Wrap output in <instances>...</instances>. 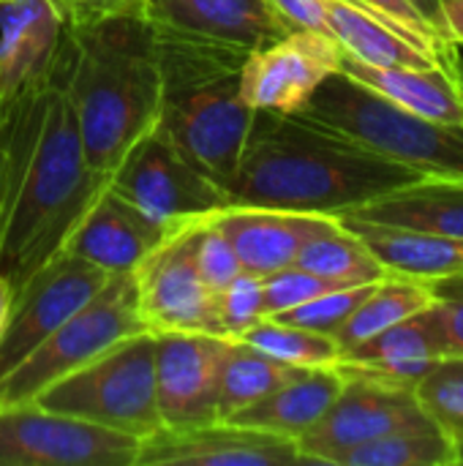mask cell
<instances>
[{
	"instance_id": "24",
	"label": "cell",
	"mask_w": 463,
	"mask_h": 466,
	"mask_svg": "<svg viewBox=\"0 0 463 466\" xmlns=\"http://www.w3.org/2000/svg\"><path fill=\"white\" fill-rule=\"evenodd\" d=\"M341 224L366 243V248L377 257L388 276L439 281L463 273V240L458 238L355 218H341Z\"/></svg>"
},
{
	"instance_id": "30",
	"label": "cell",
	"mask_w": 463,
	"mask_h": 466,
	"mask_svg": "<svg viewBox=\"0 0 463 466\" xmlns=\"http://www.w3.org/2000/svg\"><path fill=\"white\" fill-rule=\"evenodd\" d=\"M240 341L257 347L259 352L297 366V369H317V366H336L341 358V347L333 336L317 333L308 328L287 325L278 319H259L254 328H248Z\"/></svg>"
},
{
	"instance_id": "11",
	"label": "cell",
	"mask_w": 463,
	"mask_h": 466,
	"mask_svg": "<svg viewBox=\"0 0 463 466\" xmlns=\"http://www.w3.org/2000/svg\"><path fill=\"white\" fill-rule=\"evenodd\" d=\"M139 437L38 404L0 410V466H134Z\"/></svg>"
},
{
	"instance_id": "40",
	"label": "cell",
	"mask_w": 463,
	"mask_h": 466,
	"mask_svg": "<svg viewBox=\"0 0 463 466\" xmlns=\"http://www.w3.org/2000/svg\"><path fill=\"white\" fill-rule=\"evenodd\" d=\"M418 11H420V16L437 30V35L442 38V41H448V44H453L450 41V33H448V22H445V11H442V0H409ZM458 46V44H456Z\"/></svg>"
},
{
	"instance_id": "26",
	"label": "cell",
	"mask_w": 463,
	"mask_h": 466,
	"mask_svg": "<svg viewBox=\"0 0 463 466\" xmlns=\"http://www.w3.org/2000/svg\"><path fill=\"white\" fill-rule=\"evenodd\" d=\"M303 369L281 363L257 347L232 339L224 355L221 380H218V396H216V420H226L235 412L251 407L254 401L265 399L292 377H297Z\"/></svg>"
},
{
	"instance_id": "28",
	"label": "cell",
	"mask_w": 463,
	"mask_h": 466,
	"mask_svg": "<svg viewBox=\"0 0 463 466\" xmlns=\"http://www.w3.org/2000/svg\"><path fill=\"white\" fill-rule=\"evenodd\" d=\"M330 466H458L456 442L434 429L398 431L338 453Z\"/></svg>"
},
{
	"instance_id": "4",
	"label": "cell",
	"mask_w": 463,
	"mask_h": 466,
	"mask_svg": "<svg viewBox=\"0 0 463 466\" xmlns=\"http://www.w3.org/2000/svg\"><path fill=\"white\" fill-rule=\"evenodd\" d=\"M164 98L158 131L199 172L232 183L248 142L257 109L240 96L237 63L156 46Z\"/></svg>"
},
{
	"instance_id": "36",
	"label": "cell",
	"mask_w": 463,
	"mask_h": 466,
	"mask_svg": "<svg viewBox=\"0 0 463 466\" xmlns=\"http://www.w3.org/2000/svg\"><path fill=\"white\" fill-rule=\"evenodd\" d=\"M434 289V311L445 341V358L463 355V273L428 281Z\"/></svg>"
},
{
	"instance_id": "13",
	"label": "cell",
	"mask_w": 463,
	"mask_h": 466,
	"mask_svg": "<svg viewBox=\"0 0 463 466\" xmlns=\"http://www.w3.org/2000/svg\"><path fill=\"white\" fill-rule=\"evenodd\" d=\"M194 224L175 229L136 270V306L147 333H213L216 325V292L202 281L191 235Z\"/></svg>"
},
{
	"instance_id": "10",
	"label": "cell",
	"mask_w": 463,
	"mask_h": 466,
	"mask_svg": "<svg viewBox=\"0 0 463 466\" xmlns=\"http://www.w3.org/2000/svg\"><path fill=\"white\" fill-rule=\"evenodd\" d=\"M109 188L166 227L207 221L232 208L229 191L183 158L158 128L142 137L109 172Z\"/></svg>"
},
{
	"instance_id": "3",
	"label": "cell",
	"mask_w": 463,
	"mask_h": 466,
	"mask_svg": "<svg viewBox=\"0 0 463 466\" xmlns=\"http://www.w3.org/2000/svg\"><path fill=\"white\" fill-rule=\"evenodd\" d=\"M55 76L74 106L90 169L109 175L161 117L164 79L139 11L65 27Z\"/></svg>"
},
{
	"instance_id": "32",
	"label": "cell",
	"mask_w": 463,
	"mask_h": 466,
	"mask_svg": "<svg viewBox=\"0 0 463 466\" xmlns=\"http://www.w3.org/2000/svg\"><path fill=\"white\" fill-rule=\"evenodd\" d=\"M259 319H265V279L243 270L237 279L216 292L218 336L240 339Z\"/></svg>"
},
{
	"instance_id": "2",
	"label": "cell",
	"mask_w": 463,
	"mask_h": 466,
	"mask_svg": "<svg viewBox=\"0 0 463 466\" xmlns=\"http://www.w3.org/2000/svg\"><path fill=\"white\" fill-rule=\"evenodd\" d=\"M423 177L319 123L257 109L226 191L232 205L341 216Z\"/></svg>"
},
{
	"instance_id": "41",
	"label": "cell",
	"mask_w": 463,
	"mask_h": 466,
	"mask_svg": "<svg viewBox=\"0 0 463 466\" xmlns=\"http://www.w3.org/2000/svg\"><path fill=\"white\" fill-rule=\"evenodd\" d=\"M448 33L453 44H463V0H442Z\"/></svg>"
},
{
	"instance_id": "15",
	"label": "cell",
	"mask_w": 463,
	"mask_h": 466,
	"mask_svg": "<svg viewBox=\"0 0 463 466\" xmlns=\"http://www.w3.org/2000/svg\"><path fill=\"white\" fill-rule=\"evenodd\" d=\"M229 341L213 333L156 336V404L164 429L216 420L218 380Z\"/></svg>"
},
{
	"instance_id": "6",
	"label": "cell",
	"mask_w": 463,
	"mask_h": 466,
	"mask_svg": "<svg viewBox=\"0 0 463 466\" xmlns=\"http://www.w3.org/2000/svg\"><path fill=\"white\" fill-rule=\"evenodd\" d=\"M33 404L139 440L156 434L164 429L156 404V333L117 341L49 385Z\"/></svg>"
},
{
	"instance_id": "22",
	"label": "cell",
	"mask_w": 463,
	"mask_h": 466,
	"mask_svg": "<svg viewBox=\"0 0 463 466\" xmlns=\"http://www.w3.org/2000/svg\"><path fill=\"white\" fill-rule=\"evenodd\" d=\"M338 218L409 227L463 240V177L426 175L379 199H371Z\"/></svg>"
},
{
	"instance_id": "33",
	"label": "cell",
	"mask_w": 463,
	"mask_h": 466,
	"mask_svg": "<svg viewBox=\"0 0 463 466\" xmlns=\"http://www.w3.org/2000/svg\"><path fill=\"white\" fill-rule=\"evenodd\" d=\"M379 281L374 284H355V287H344V289H333V292H325L303 306H295L284 314H276L270 319H278V322H287V325H297V328H308V330H317V333H327V336H336V330L355 314V309L371 295V289L377 287Z\"/></svg>"
},
{
	"instance_id": "44",
	"label": "cell",
	"mask_w": 463,
	"mask_h": 466,
	"mask_svg": "<svg viewBox=\"0 0 463 466\" xmlns=\"http://www.w3.org/2000/svg\"><path fill=\"white\" fill-rule=\"evenodd\" d=\"M456 459H458V466L463 464V440L461 442H456Z\"/></svg>"
},
{
	"instance_id": "8",
	"label": "cell",
	"mask_w": 463,
	"mask_h": 466,
	"mask_svg": "<svg viewBox=\"0 0 463 466\" xmlns=\"http://www.w3.org/2000/svg\"><path fill=\"white\" fill-rule=\"evenodd\" d=\"M336 369L344 374V388L322 420L297 440L303 464H330L338 453L355 445L398 431L437 426L420 407L415 385L374 377L338 363Z\"/></svg>"
},
{
	"instance_id": "43",
	"label": "cell",
	"mask_w": 463,
	"mask_h": 466,
	"mask_svg": "<svg viewBox=\"0 0 463 466\" xmlns=\"http://www.w3.org/2000/svg\"><path fill=\"white\" fill-rule=\"evenodd\" d=\"M448 66H450V71L456 74V79L461 82V87H463V57L458 55V52H453L450 57H448Z\"/></svg>"
},
{
	"instance_id": "20",
	"label": "cell",
	"mask_w": 463,
	"mask_h": 466,
	"mask_svg": "<svg viewBox=\"0 0 463 466\" xmlns=\"http://www.w3.org/2000/svg\"><path fill=\"white\" fill-rule=\"evenodd\" d=\"M445 358V341L437 322L434 303L415 311L412 317L385 328L382 333L371 336L368 341L349 347L341 352L338 366L366 371L385 380L418 382Z\"/></svg>"
},
{
	"instance_id": "39",
	"label": "cell",
	"mask_w": 463,
	"mask_h": 466,
	"mask_svg": "<svg viewBox=\"0 0 463 466\" xmlns=\"http://www.w3.org/2000/svg\"><path fill=\"white\" fill-rule=\"evenodd\" d=\"M287 30H319L327 33L325 0H267Z\"/></svg>"
},
{
	"instance_id": "5",
	"label": "cell",
	"mask_w": 463,
	"mask_h": 466,
	"mask_svg": "<svg viewBox=\"0 0 463 466\" xmlns=\"http://www.w3.org/2000/svg\"><path fill=\"white\" fill-rule=\"evenodd\" d=\"M292 115L338 131L426 175L463 177V123H442L409 112L341 68Z\"/></svg>"
},
{
	"instance_id": "38",
	"label": "cell",
	"mask_w": 463,
	"mask_h": 466,
	"mask_svg": "<svg viewBox=\"0 0 463 466\" xmlns=\"http://www.w3.org/2000/svg\"><path fill=\"white\" fill-rule=\"evenodd\" d=\"M65 27H82L106 16L134 14L139 11L142 0H52Z\"/></svg>"
},
{
	"instance_id": "12",
	"label": "cell",
	"mask_w": 463,
	"mask_h": 466,
	"mask_svg": "<svg viewBox=\"0 0 463 466\" xmlns=\"http://www.w3.org/2000/svg\"><path fill=\"white\" fill-rule=\"evenodd\" d=\"M106 281V270L63 251L11 287V303L0 328V380L96 298Z\"/></svg>"
},
{
	"instance_id": "29",
	"label": "cell",
	"mask_w": 463,
	"mask_h": 466,
	"mask_svg": "<svg viewBox=\"0 0 463 466\" xmlns=\"http://www.w3.org/2000/svg\"><path fill=\"white\" fill-rule=\"evenodd\" d=\"M295 265L317 276L341 281L347 287L374 284L388 279V270L377 262V257L366 248V243L344 224H338L325 235L311 238L300 248Z\"/></svg>"
},
{
	"instance_id": "25",
	"label": "cell",
	"mask_w": 463,
	"mask_h": 466,
	"mask_svg": "<svg viewBox=\"0 0 463 466\" xmlns=\"http://www.w3.org/2000/svg\"><path fill=\"white\" fill-rule=\"evenodd\" d=\"M344 74L388 96L398 106L434 117L442 123H463V87L450 66L412 68V66H371L341 49Z\"/></svg>"
},
{
	"instance_id": "18",
	"label": "cell",
	"mask_w": 463,
	"mask_h": 466,
	"mask_svg": "<svg viewBox=\"0 0 463 466\" xmlns=\"http://www.w3.org/2000/svg\"><path fill=\"white\" fill-rule=\"evenodd\" d=\"M175 229L180 227H166L150 218L136 205L115 194L106 183L71 232L63 251L106 270L109 276L134 273Z\"/></svg>"
},
{
	"instance_id": "23",
	"label": "cell",
	"mask_w": 463,
	"mask_h": 466,
	"mask_svg": "<svg viewBox=\"0 0 463 466\" xmlns=\"http://www.w3.org/2000/svg\"><path fill=\"white\" fill-rule=\"evenodd\" d=\"M341 388L344 374L336 366L303 369L297 377H292L265 399L226 418V423L300 440L322 420V415L338 399Z\"/></svg>"
},
{
	"instance_id": "34",
	"label": "cell",
	"mask_w": 463,
	"mask_h": 466,
	"mask_svg": "<svg viewBox=\"0 0 463 466\" xmlns=\"http://www.w3.org/2000/svg\"><path fill=\"white\" fill-rule=\"evenodd\" d=\"M191 251H194V262H196V270H199L202 281L213 292L224 289L232 279H237L243 273V265H240L232 243L226 240V235L210 218L199 221L194 227Z\"/></svg>"
},
{
	"instance_id": "16",
	"label": "cell",
	"mask_w": 463,
	"mask_h": 466,
	"mask_svg": "<svg viewBox=\"0 0 463 466\" xmlns=\"http://www.w3.org/2000/svg\"><path fill=\"white\" fill-rule=\"evenodd\" d=\"M303 464L297 440L226 420L158 429L145 437L134 466H292Z\"/></svg>"
},
{
	"instance_id": "35",
	"label": "cell",
	"mask_w": 463,
	"mask_h": 466,
	"mask_svg": "<svg viewBox=\"0 0 463 466\" xmlns=\"http://www.w3.org/2000/svg\"><path fill=\"white\" fill-rule=\"evenodd\" d=\"M347 284L317 276L311 270H303L297 265H289L278 273L265 276V317L284 314L295 306H303L325 292L344 289Z\"/></svg>"
},
{
	"instance_id": "7",
	"label": "cell",
	"mask_w": 463,
	"mask_h": 466,
	"mask_svg": "<svg viewBox=\"0 0 463 466\" xmlns=\"http://www.w3.org/2000/svg\"><path fill=\"white\" fill-rule=\"evenodd\" d=\"M136 333L147 328L139 317L134 273H115L96 298L0 380V410L33 404L49 385Z\"/></svg>"
},
{
	"instance_id": "27",
	"label": "cell",
	"mask_w": 463,
	"mask_h": 466,
	"mask_svg": "<svg viewBox=\"0 0 463 466\" xmlns=\"http://www.w3.org/2000/svg\"><path fill=\"white\" fill-rule=\"evenodd\" d=\"M431 303H434V289L428 281L388 276L371 289V295L355 309V314L336 330L333 339L338 341V347L344 352L349 347L368 341L371 336L382 333L385 328L412 317L415 311H420Z\"/></svg>"
},
{
	"instance_id": "37",
	"label": "cell",
	"mask_w": 463,
	"mask_h": 466,
	"mask_svg": "<svg viewBox=\"0 0 463 466\" xmlns=\"http://www.w3.org/2000/svg\"><path fill=\"white\" fill-rule=\"evenodd\" d=\"M355 3L368 5V8H374V11L385 14L388 19H393L396 25H401L407 33H412L415 38H420L426 46L437 49L442 57H448V55L458 52V46H456V44H448V41H442V38L437 35V30H434V27L420 16V11H418L409 0H355Z\"/></svg>"
},
{
	"instance_id": "17",
	"label": "cell",
	"mask_w": 463,
	"mask_h": 466,
	"mask_svg": "<svg viewBox=\"0 0 463 466\" xmlns=\"http://www.w3.org/2000/svg\"><path fill=\"white\" fill-rule=\"evenodd\" d=\"M63 33L52 0H0V120L49 85Z\"/></svg>"
},
{
	"instance_id": "9",
	"label": "cell",
	"mask_w": 463,
	"mask_h": 466,
	"mask_svg": "<svg viewBox=\"0 0 463 466\" xmlns=\"http://www.w3.org/2000/svg\"><path fill=\"white\" fill-rule=\"evenodd\" d=\"M156 46L243 66L251 52L287 35L267 0H142Z\"/></svg>"
},
{
	"instance_id": "21",
	"label": "cell",
	"mask_w": 463,
	"mask_h": 466,
	"mask_svg": "<svg viewBox=\"0 0 463 466\" xmlns=\"http://www.w3.org/2000/svg\"><path fill=\"white\" fill-rule=\"evenodd\" d=\"M325 19L327 33L338 41V46L371 66L431 68L445 66L450 57H442L437 49L426 46L385 14L355 0H325Z\"/></svg>"
},
{
	"instance_id": "19",
	"label": "cell",
	"mask_w": 463,
	"mask_h": 466,
	"mask_svg": "<svg viewBox=\"0 0 463 466\" xmlns=\"http://www.w3.org/2000/svg\"><path fill=\"white\" fill-rule=\"evenodd\" d=\"M210 221L226 235L246 273L259 279L295 265L300 248L341 224L338 216L292 213L273 208L232 205L210 216Z\"/></svg>"
},
{
	"instance_id": "1",
	"label": "cell",
	"mask_w": 463,
	"mask_h": 466,
	"mask_svg": "<svg viewBox=\"0 0 463 466\" xmlns=\"http://www.w3.org/2000/svg\"><path fill=\"white\" fill-rule=\"evenodd\" d=\"M106 183L85 158L74 106L52 71L44 90L0 120V279L16 287L63 254Z\"/></svg>"
},
{
	"instance_id": "31",
	"label": "cell",
	"mask_w": 463,
	"mask_h": 466,
	"mask_svg": "<svg viewBox=\"0 0 463 466\" xmlns=\"http://www.w3.org/2000/svg\"><path fill=\"white\" fill-rule=\"evenodd\" d=\"M418 401L453 442L463 440V355L442 358L420 382Z\"/></svg>"
},
{
	"instance_id": "14",
	"label": "cell",
	"mask_w": 463,
	"mask_h": 466,
	"mask_svg": "<svg viewBox=\"0 0 463 466\" xmlns=\"http://www.w3.org/2000/svg\"><path fill=\"white\" fill-rule=\"evenodd\" d=\"M341 66V46L330 33L289 30L259 46L240 68V96L254 109L292 115Z\"/></svg>"
},
{
	"instance_id": "42",
	"label": "cell",
	"mask_w": 463,
	"mask_h": 466,
	"mask_svg": "<svg viewBox=\"0 0 463 466\" xmlns=\"http://www.w3.org/2000/svg\"><path fill=\"white\" fill-rule=\"evenodd\" d=\"M8 303H11V284H8L5 279H0V328H3V319H5Z\"/></svg>"
}]
</instances>
